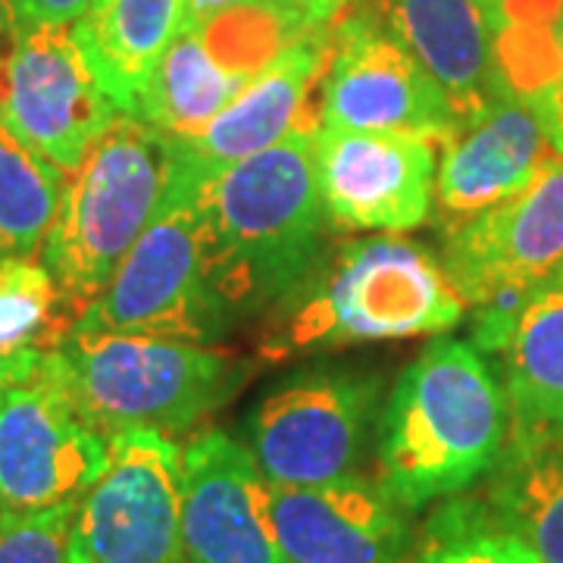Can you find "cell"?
<instances>
[{
  "instance_id": "6da1fadb",
  "label": "cell",
  "mask_w": 563,
  "mask_h": 563,
  "mask_svg": "<svg viewBox=\"0 0 563 563\" xmlns=\"http://www.w3.org/2000/svg\"><path fill=\"white\" fill-rule=\"evenodd\" d=\"M507 435V395L483 351L457 339H432L379 410L373 479L417 514L485 483Z\"/></svg>"
},
{
  "instance_id": "7a4b0ae2",
  "label": "cell",
  "mask_w": 563,
  "mask_h": 563,
  "mask_svg": "<svg viewBox=\"0 0 563 563\" xmlns=\"http://www.w3.org/2000/svg\"><path fill=\"white\" fill-rule=\"evenodd\" d=\"M210 179L181 144L169 198L76 329L213 344L257 310L210 213Z\"/></svg>"
},
{
  "instance_id": "3957f363",
  "label": "cell",
  "mask_w": 563,
  "mask_h": 563,
  "mask_svg": "<svg viewBox=\"0 0 563 563\" xmlns=\"http://www.w3.org/2000/svg\"><path fill=\"white\" fill-rule=\"evenodd\" d=\"M463 310L466 301L444 263L429 247L385 232L342 244L273 307L261 357L288 361L351 344L444 335Z\"/></svg>"
},
{
  "instance_id": "277c9868",
  "label": "cell",
  "mask_w": 563,
  "mask_h": 563,
  "mask_svg": "<svg viewBox=\"0 0 563 563\" xmlns=\"http://www.w3.org/2000/svg\"><path fill=\"white\" fill-rule=\"evenodd\" d=\"M179 161V139L122 113L66 176L41 261L60 282L76 317L98 301L125 254L161 213Z\"/></svg>"
},
{
  "instance_id": "5b68a950",
  "label": "cell",
  "mask_w": 563,
  "mask_h": 563,
  "mask_svg": "<svg viewBox=\"0 0 563 563\" xmlns=\"http://www.w3.org/2000/svg\"><path fill=\"white\" fill-rule=\"evenodd\" d=\"M54 363L107 439L135 426L176 439L220 410L247 376L235 354L147 332L73 329Z\"/></svg>"
},
{
  "instance_id": "8992f818",
  "label": "cell",
  "mask_w": 563,
  "mask_h": 563,
  "mask_svg": "<svg viewBox=\"0 0 563 563\" xmlns=\"http://www.w3.org/2000/svg\"><path fill=\"white\" fill-rule=\"evenodd\" d=\"M320 125L222 169L207 203L257 310L282 303L322 261L325 210L317 176Z\"/></svg>"
},
{
  "instance_id": "52a82bcc",
  "label": "cell",
  "mask_w": 563,
  "mask_h": 563,
  "mask_svg": "<svg viewBox=\"0 0 563 563\" xmlns=\"http://www.w3.org/2000/svg\"><path fill=\"white\" fill-rule=\"evenodd\" d=\"M383 376L317 363L285 376L247 420V448L269 485H322L361 473L379 426Z\"/></svg>"
},
{
  "instance_id": "ba28073f",
  "label": "cell",
  "mask_w": 563,
  "mask_h": 563,
  "mask_svg": "<svg viewBox=\"0 0 563 563\" xmlns=\"http://www.w3.org/2000/svg\"><path fill=\"white\" fill-rule=\"evenodd\" d=\"M73 514L81 563H185L181 444L161 429H122Z\"/></svg>"
},
{
  "instance_id": "9c48e42d",
  "label": "cell",
  "mask_w": 563,
  "mask_h": 563,
  "mask_svg": "<svg viewBox=\"0 0 563 563\" xmlns=\"http://www.w3.org/2000/svg\"><path fill=\"white\" fill-rule=\"evenodd\" d=\"M110 444L81 413L54 354L0 398V514L76 504L98 483Z\"/></svg>"
},
{
  "instance_id": "30bf717a",
  "label": "cell",
  "mask_w": 563,
  "mask_h": 563,
  "mask_svg": "<svg viewBox=\"0 0 563 563\" xmlns=\"http://www.w3.org/2000/svg\"><path fill=\"white\" fill-rule=\"evenodd\" d=\"M120 117L73 25H22L0 98L16 139L69 176Z\"/></svg>"
},
{
  "instance_id": "8fae6325",
  "label": "cell",
  "mask_w": 563,
  "mask_h": 563,
  "mask_svg": "<svg viewBox=\"0 0 563 563\" xmlns=\"http://www.w3.org/2000/svg\"><path fill=\"white\" fill-rule=\"evenodd\" d=\"M444 269L470 307L517 295L532 298L563 279V154L523 188L444 229Z\"/></svg>"
},
{
  "instance_id": "7c38bea8",
  "label": "cell",
  "mask_w": 563,
  "mask_h": 563,
  "mask_svg": "<svg viewBox=\"0 0 563 563\" xmlns=\"http://www.w3.org/2000/svg\"><path fill=\"white\" fill-rule=\"evenodd\" d=\"M461 122L435 79L388 25L344 16L329 32L320 129L410 132L444 141Z\"/></svg>"
},
{
  "instance_id": "4fadbf2b",
  "label": "cell",
  "mask_w": 563,
  "mask_h": 563,
  "mask_svg": "<svg viewBox=\"0 0 563 563\" xmlns=\"http://www.w3.org/2000/svg\"><path fill=\"white\" fill-rule=\"evenodd\" d=\"M325 220L354 232H410L432 217L439 179V141L410 132L317 135Z\"/></svg>"
},
{
  "instance_id": "5bb4252c",
  "label": "cell",
  "mask_w": 563,
  "mask_h": 563,
  "mask_svg": "<svg viewBox=\"0 0 563 563\" xmlns=\"http://www.w3.org/2000/svg\"><path fill=\"white\" fill-rule=\"evenodd\" d=\"M181 542L185 563H288L269 483L225 429H203L181 448Z\"/></svg>"
},
{
  "instance_id": "9a60e30c",
  "label": "cell",
  "mask_w": 563,
  "mask_h": 563,
  "mask_svg": "<svg viewBox=\"0 0 563 563\" xmlns=\"http://www.w3.org/2000/svg\"><path fill=\"white\" fill-rule=\"evenodd\" d=\"M273 526L288 563H398L417 529L363 473L322 485H269Z\"/></svg>"
},
{
  "instance_id": "2e32d148",
  "label": "cell",
  "mask_w": 563,
  "mask_h": 563,
  "mask_svg": "<svg viewBox=\"0 0 563 563\" xmlns=\"http://www.w3.org/2000/svg\"><path fill=\"white\" fill-rule=\"evenodd\" d=\"M442 232L517 195L558 151L529 103L498 98L439 141Z\"/></svg>"
},
{
  "instance_id": "e0dca14e",
  "label": "cell",
  "mask_w": 563,
  "mask_h": 563,
  "mask_svg": "<svg viewBox=\"0 0 563 563\" xmlns=\"http://www.w3.org/2000/svg\"><path fill=\"white\" fill-rule=\"evenodd\" d=\"M388 29L435 79L457 122L504 91L498 69V0H385Z\"/></svg>"
},
{
  "instance_id": "ac0fdd59",
  "label": "cell",
  "mask_w": 563,
  "mask_h": 563,
  "mask_svg": "<svg viewBox=\"0 0 563 563\" xmlns=\"http://www.w3.org/2000/svg\"><path fill=\"white\" fill-rule=\"evenodd\" d=\"M329 57V32L310 35L244 85L195 139L181 141L210 176L279 144L303 125L310 88Z\"/></svg>"
},
{
  "instance_id": "d6986e66",
  "label": "cell",
  "mask_w": 563,
  "mask_h": 563,
  "mask_svg": "<svg viewBox=\"0 0 563 563\" xmlns=\"http://www.w3.org/2000/svg\"><path fill=\"white\" fill-rule=\"evenodd\" d=\"M504 354L514 448H563V279L536 291Z\"/></svg>"
},
{
  "instance_id": "ffe728a7",
  "label": "cell",
  "mask_w": 563,
  "mask_h": 563,
  "mask_svg": "<svg viewBox=\"0 0 563 563\" xmlns=\"http://www.w3.org/2000/svg\"><path fill=\"white\" fill-rule=\"evenodd\" d=\"M185 7L188 0H91L73 25L122 113L135 117L154 69L185 29Z\"/></svg>"
},
{
  "instance_id": "44dd1931",
  "label": "cell",
  "mask_w": 563,
  "mask_h": 563,
  "mask_svg": "<svg viewBox=\"0 0 563 563\" xmlns=\"http://www.w3.org/2000/svg\"><path fill=\"white\" fill-rule=\"evenodd\" d=\"M479 498L536 561L563 563V448L507 444Z\"/></svg>"
},
{
  "instance_id": "7402d4cb",
  "label": "cell",
  "mask_w": 563,
  "mask_h": 563,
  "mask_svg": "<svg viewBox=\"0 0 563 563\" xmlns=\"http://www.w3.org/2000/svg\"><path fill=\"white\" fill-rule=\"evenodd\" d=\"M76 310L41 257L0 261V366L25 383L76 329Z\"/></svg>"
},
{
  "instance_id": "603a6c76",
  "label": "cell",
  "mask_w": 563,
  "mask_h": 563,
  "mask_svg": "<svg viewBox=\"0 0 563 563\" xmlns=\"http://www.w3.org/2000/svg\"><path fill=\"white\" fill-rule=\"evenodd\" d=\"M247 81L222 69L195 29H181L141 95L135 117L188 141L242 91Z\"/></svg>"
},
{
  "instance_id": "cb8c5ba5",
  "label": "cell",
  "mask_w": 563,
  "mask_h": 563,
  "mask_svg": "<svg viewBox=\"0 0 563 563\" xmlns=\"http://www.w3.org/2000/svg\"><path fill=\"white\" fill-rule=\"evenodd\" d=\"M66 173L0 122V261L41 257L60 210Z\"/></svg>"
},
{
  "instance_id": "d4e9b609",
  "label": "cell",
  "mask_w": 563,
  "mask_h": 563,
  "mask_svg": "<svg viewBox=\"0 0 563 563\" xmlns=\"http://www.w3.org/2000/svg\"><path fill=\"white\" fill-rule=\"evenodd\" d=\"M188 29L201 35L203 47L222 69L244 81L254 79L295 44L325 32L291 0H242Z\"/></svg>"
},
{
  "instance_id": "484cf974",
  "label": "cell",
  "mask_w": 563,
  "mask_h": 563,
  "mask_svg": "<svg viewBox=\"0 0 563 563\" xmlns=\"http://www.w3.org/2000/svg\"><path fill=\"white\" fill-rule=\"evenodd\" d=\"M398 563H539L520 539L504 529L476 495H454L417 529Z\"/></svg>"
},
{
  "instance_id": "4316f807",
  "label": "cell",
  "mask_w": 563,
  "mask_h": 563,
  "mask_svg": "<svg viewBox=\"0 0 563 563\" xmlns=\"http://www.w3.org/2000/svg\"><path fill=\"white\" fill-rule=\"evenodd\" d=\"M76 504L0 514V563H81L73 542Z\"/></svg>"
},
{
  "instance_id": "83f0119b",
  "label": "cell",
  "mask_w": 563,
  "mask_h": 563,
  "mask_svg": "<svg viewBox=\"0 0 563 563\" xmlns=\"http://www.w3.org/2000/svg\"><path fill=\"white\" fill-rule=\"evenodd\" d=\"M91 0H29L25 25H76Z\"/></svg>"
},
{
  "instance_id": "f1b7e54d",
  "label": "cell",
  "mask_w": 563,
  "mask_h": 563,
  "mask_svg": "<svg viewBox=\"0 0 563 563\" xmlns=\"http://www.w3.org/2000/svg\"><path fill=\"white\" fill-rule=\"evenodd\" d=\"M558 47H561V85L554 91V101L544 107V113H539V120H542L544 132H548V139L554 144V151L563 154V16L558 22Z\"/></svg>"
},
{
  "instance_id": "f546056e",
  "label": "cell",
  "mask_w": 563,
  "mask_h": 563,
  "mask_svg": "<svg viewBox=\"0 0 563 563\" xmlns=\"http://www.w3.org/2000/svg\"><path fill=\"white\" fill-rule=\"evenodd\" d=\"M295 7H301L303 13H307V20L313 22L317 29H332L335 22H342L347 16V10H351V3L354 0H291Z\"/></svg>"
},
{
  "instance_id": "4dcf8cb0",
  "label": "cell",
  "mask_w": 563,
  "mask_h": 563,
  "mask_svg": "<svg viewBox=\"0 0 563 563\" xmlns=\"http://www.w3.org/2000/svg\"><path fill=\"white\" fill-rule=\"evenodd\" d=\"M22 22L20 16L13 13V7L7 0H0V98H3V81H7V63H10V54L16 47V38H20Z\"/></svg>"
},
{
  "instance_id": "1f68e13d",
  "label": "cell",
  "mask_w": 563,
  "mask_h": 563,
  "mask_svg": "<svg viewBox=\"0 0 563 563\" xmlns=\"http://www.w3.org/2000/svg\"><path fill=\"white\" fill-rule=\"evenodd\" d=\"M232 3H242V0H188V7H185V29L210 20L213 13H220V10L232 7Z\"/></svg>"
},
{
  "instance_id": "d6a6232c",
  "label": "cell",
  "mask_w": 563,
  "mask_h": 563,
  "mask_svg": "<svg viewBox=\"0 0 563 563\" xmlns=\"http://www.w3.org/2000/svg\"><path fill=\"white\" fill-rule=\"evenodd\" d=\"M13 7V13L20 16V22L25 25V16H29V0H7Z\"/></svg>"
},
{
  "instance_id": "836d02e7",
  "label": "cell",
  "mask_w": 563,
  "mask_h": 563,
  "mask_svg": "<svg viewBox=\"0 0 563 563\" xmlns=\"http://www.w3.org/2000/svg\"><path fill=\"white\" fill-rule=\"evenodd\" d=\"M10 385H16V383H13V376H10V373H7V369L0 366V398H3V391H7Z\"/></svg>"
}]
</instances>
